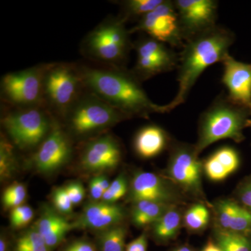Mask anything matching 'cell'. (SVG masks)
Here are the masks:
<instances>
[{
  "mask_svg": "<svg viewBox=\"0 0 251 251\" xmlns=\"http://www.w3.org/2000/svg\"><path fill=\"white\" fill-rule=\"evenodd\" d=\"M97 179L100 187H101L102 189L103 190L104 193H105V191L108 189L109 187H110L111 182H110L109 180L107 179L106 176H104V175H99V176H97Z\"/></svg>",
  "mask_w": 251,
  "mask_h": 251,
  "instance_id": "cell-42",
  "label": "cell"
},
{
  "mask_svg": "<svg viewBox=\"0 0 251 251\" xmlns=\"http://www.w3.org/2000/svg\"><path fill=\"white\" fill-rule=\"evenodd\" d=\"M235 196L238 203L251 212V175L238 185Z\"/></svg>",
  "mask_w": 251,
  "mask_h": 251,
  "instance_id": "cell-34",
  "label": "cell"
},
{
  "mask_svg": "<svg viewBox=\"0 0 251 251\" xmlns=\"http://www.w3.org/2000/svg\"><path fill=\"white\" fill-rule=\"evenodd\" d=\"M203 171L208 179L216 182L224 181L230 175L213 154L203 162Z\"/></svg>",
  "mask_w": 251,
  "mask_h": 251,
  "instance_id": "cell-31",
  "label": "cell"
},
{
  "mask_svg": "<svg viewBox=\"0 0 251 251\" xmlns=\"http://www.w3.org/2000/svg\"><path fill=\"white\" fill-rule=\"evenodd\" d=\"M210 221V212L204 203L193 204L183 216V224L189 232H201L207 227Z\"/></svg>",
  "mask_w": 251,
  "mask_h": 251,
  "instance_id": "cell-24",
  "label": "cell"
},
{
  "mask_svg": "<svg viewBox=\"0 0 251 251\" xmlns=\"http://www.w3.org/2000/svg\"><path fill=\"white\" fill-rule=\"evenodd\" d=\"M183 224L177 206H173L152 225V234L160 244H167L177 237Z\"/></svg>",
  "mask_w": 251,
  "mask_h": 251,
  "instance_id": "cell-21",
  "label": "cell"
},
{
  "mask_svg": "<svg viewBox=\"0 0 251 251\" xmlns=\"http://www.w3.org/2000/svg\"><path fill=\"white\" fill-rule=\"evenodd\" d=\"M143 31L148 36L171 48H182L184 44L174 1L163 0L159 6L140 18L130 34Z\"/></svg>",
  "mask_w": 251,
  "mask_h": 251,
  "instance_id": "cell-10",
  "label": "cell"
},
{
  "mask_svg": "<svg viewBox=\"0 0 251 251\" xmlns=\"http://www.w3.org/2000/svg\"><path fill=\"white\" fill-rule=\"evenodd\" d=\"M174 4L184 41L217 25V1L175 0Z\"/></svg>",
  "mask_w": 251,
  "mask_h": 251,
  "instance_id": "cell-12",
  "label": "cell"
},
{
  "mask_svg": "<svg viewBox=\"0 0 251 251\" xmlns=\"http://www.w3.org/2000/svg\"><path fill=\"white\" fill-rule=\"evenodd\" d=\"M45 107L17 108L1 120L14 145L21 150L39 146L52 130L54 122Z\"/></svg>",
  "mask_w": 251,
  "mask_h": 251,
  "instance_id": "cell-7",
  "label": "cell"
},
{
  "mask_svg": "<svg viewBox=\"0 0 251 251\" xmlns=\"http://www.w3.org/2000/svg\"><path fill=\"white\" fill-rule=\"evenodd\" d=\"M214 241L224 251H251V235L225 230L214 226Z\"/></svg>",
  "mask_w": 251,
  "mask_h": 251,
  "instance_id": "cell-23",
  "label": "cell"
},
{
  "mask_svg": "<svg viewBox=\"0 0 251 251\" xmlns=\"http://www.w3.org/2000/svg\"><path fill=\"white\" fill-rule=\"evenodd\" d=\"M27 198V189L24 184L14 182L4 190L2 194V203L5 208L14 209L23 205Z\"/></svg>",
  "mask_w": 251,
  "mask_h": 251,
  "instance_id": "cell-28",
  "label": "cell"
},
{
  "mask_svg": "<svg viewBox=\"0 0 251 251\" xmlns=\"http://www.w3.org/2000/svg\"><path fill=\"white\" fill-rule=\"evenodd\" d=\"M129 198L133 203L150 201L177 206L184 202V194L165 176L150 172L133 176L129 186Z\"/></svg>",
  "mask_w": 251,
  "mask_h": 251,
  "instance_id": "cell-11",
  "label": "cell"
},
{
  "mask_svg": "<svg viewBox=\"0 0 251 251\" xmlns=\"http://www.w3.org/2000/svg\"><path fill=\"white\" fill-rule=\"evenodd\" d=\"M64 118L71 133L78 138L96 134L128 120L121 112L89 92L82 94Z\"/></svg>",
  "mask_w": 251,
  "mask_h": 251,
  "instance_id": "cell-6",
  "label": "cell"
},
{
  "mask_svg": "<svg viewBox=\"0 0 251 251\" xmlns=\"http://www.w3.org/2000/svg\"><path fill=\"white\" fill-rule=\"evenodd\" d=\"M163 0H127L121 1L122 13L120 16L125 22L138 19L151 12L163 2Z\"/></svg>",
  "mask_w": 251,
  "mask_h": 251,
  "instance_id": "cell-26",
  "label": "cell"
},
{
  "mask_svg": "<svg viewBox=\"0 0 251 251\" xmlns=\"http://www.w3.org/2000/svg\"><path fill=\"white\" fill-rule=\"evenodd\" d=\"M129 190L126 178L120 175L114 180L108 189L104 193L101 201L109 203H116L126 194Z\"/></svg>",
  "mask_w": 251,
  "mask_h": 251,
  "instance_id": "cell-30",
  "label": "cell"
},
{
  "mask_svg": "<svg viewBox=\"0 0 251 251\" xmlns=\"http://www.w3.org/2000/svg\"><path fill=\"white\" fill-rule=\"evenodd\" d=\"M17 167L14 147L4 137L0 142V176L1 180L9 179Z\"/></svg>",
  "mask_w": 251,
  "mask_h": 251,
  "instance_id": "cell-27",
  "label": "cell"
},
{
  "mask_svg": "<svg viewBox=\"0 0 251 251\" xmlns=\"http://www.w3.org/2000/svg\"><path fill=\"white\" fill-rule=\"evenodd\" d=\"M85 90L121 112L128 119L148 118L151 114L166 113L165 105L153 103L133 72L123 67H80Z\"/></svg>",
  "mask_w": 251,
  "mask_h": 251,
  "instance_id": "cell-1",
  "label": "cell"
},
{
  "mask_svg": "<svg viewBox=\"0 0 251 251\" xmlns=\"http://www.w3.org/2000/svg\"><path fill=\"white\" fill-rule=\"evenodd\" d=\"M122 158L121 146L115 138L101 135L86 145L80 161L82 168L92 173H100L115 169Z\"/></svg>",
  "mask_w": 251,
  "mask_h": 251,
  "instance_id": "cell-14",
  "label": "cell"
},
{
  "mask_svg": "<svg viewBox=\"0 0 251 251\" xmlns=\"http://www.w3.org/2000/svg\"><path fill=\"white\" fill-rule=\"evenodd\" d=\"M125 216V209L116 203L94 201L84 208L75 226L103 231L120 225Z\"/></svg>",
  "mask_w": 251,
  "mask_h": 251,
  "instance_id": "cell-16",
  "label": "cell"
},
{
  "mask_svg": "<svg viewBox=\"0 0 251 251\" xmlns=\"http://www.w3.org/2000/svg\"><path fill=\"white\" fill-rule=\"evenodd\" d=\"M250 127H251V125H250Z\"/></svg>",
  "mask_w": 251,
  "mask_h": 251,
  "instance_id": "cell-45",
  "label": "cell"
},
{
  "mask_svg": "<svg viewBox=\"0 0 251 251\" xmlns=\"http://www.w3.org/2000/svg\"><path fill=\"white\" fill-rule=\"evenodd\" d=\"M52 202L55 209L62 214H69L73 211L74 204L68 196L65 188H55L52 193Z\"/></svg>",
  "mask_w": 251,
  "mask_h": 251,
  "instance_id": "cell-33",
  "label": "cell"
},
{
  "mask_svg": "<svg viewBox=\"0 0 251 251\" xmlns=\"http://www.w3.org/2000/svg\"><path fill=\"white\" fill-rule=\"evenodd\" d=\"M64 188L74 205H77L83 201L85 191L81 183L77 181L72 182Z\"/></svg>",
  "mask_w": 251,
  "mask_h": 251,
  "instance_id": "cell-36",
  "label": "cell"
},
{
  "mask_svg": "<svg viewBox=\"0 0 251 251\" xmlns=\"http://www.w3.org/2000/svg\"><path fill=\"white\" fill-rule=\"evenodd\" d=\"M72 151L69 135L54 122L52 130L33 156V163L39 173L50 174L67 164Z\"/></svg>",
  "mask_w": 251,
  "mask_h": 251,
  "instance_id": "cell-13",
  "label": "cell"
},
{
  "mask_svg": "<svg viewBox=\"0 0 251 251\" xmlns=\"http://www.w3.org/2000/svg\"><path fill=\"white\" fill-rule=\"evenodd\" d=\"M137 56L147 57L158 64L164 73L177 68L179 55L164 43L150 36L141 38L133 45Z\"/></svg>",
  "mask_w": 251,
  "mask_h": 251,
  "instance_id": "cell-19",
  "label": "cell"
},
{
  "mask_svg": "<svg viewBox=\"0 0 251 251\" xmlns=\"http://www.w3.org/2000/svg\"><path fill=\"white\" fill-rule=\"evenodd\" d=\"M85 88L80 68L67 63L46 66L44 100L46 108L64 117L78 100Z\"/></svg>",
  "mask_w": 251,
  "mask_h": 251,
  "instance_id": "cell-5",
  "label": "cell"
},
{
  "mask_svg": "<svg viewBox=\"0 0 251 251\" xmlns=\"http://www.w3.org/2000/svg\"><path fill=\"white\" fill-rule=\"evenodd\" d=\"M234 41L235 35L232 31L216 25L184 41L178 61L177 93L165 105L166 112L186 101L202 73L213 64L222 63Z\"/></svg>",
  "mask_w": 251,
  "mask_h": 251,
  "instance_id": "cell-2",
  "label": "cell"
},
{
  "mask_svg": "<svg viewBox=\"0 0 251 251\" xmlns=\"http://www.w3.org/2000/svg\"><path fill=\"white\" fill-rule=\"evenodd\" d=\"M215 218V227L251 235V212L235 199H221L211 205Z\"/></svg>",
  "mask_w": 251,
  "mask_h": 251,
  "instance_id": "cell-17",
  "label": "cell"
},
{
  "mask_svg": "<svg viewBox=\"0 0 251 251\" xmlns=\"http://www.w3.org/2000/svg\"><path fill=\"white\" fill-rule=\"evenodd\" d=\"M36 228L50 249L57 247L64 240L74 225L55 211L46 207L36 224Z\"/></svg>",
  "mask_w": 251,
  "mask_h": 251,
  "instance_id": "cell-20",
  "label": "cell"
},
{
  "mask_svg": "<svg viewBox=\"0 0 251 251\" xmlns=\"http://www.w3.org/2000/svg\"><path fill=\"white\" fill-rule=\"evenodd\" d=\"M221 82L229 100L251 110V64L238 61L228 54L222 62Z\"/></svg>",
  "mask_w": 251,
  "mask_h": 251,
  "instance_id": "cell-15",
  "label": "cell"
},
{
  "mask_svg": "<svg viewBox=\"0 0 251 251\" xmlns=\"http://www.w3.org/2000/svg\"><path fill=\"white\" fill-rule=\"evenodd\" d=\"M33 218L34 211L30 206L24 204L14 208L10 213V221L14 228L25 227L32 221Z\"/></svg>",
  "mask_w": 251,
  "mask_h": 251,
  "instance_id": "cell-32",
  "label": "cell"
},
{
  "mask_svg": "<svg viewBox=\"0 0 251 251\" xmlns=\"http://www.w3.org/2000/svg\"><path fill=\"white\" fill-rule=\"evenodd\" d=\"M64 251H97V249L93 244L87 241L78 240L69 244Z\"/></svg>",
  "mask_w": 251,
  "mask_h": 251,
  "instance_id": "cell-38",
  "label": "cell"
},
{
  "mask_svg": "<svg viewBox=\"0 0 251 251\" xmlns=\"http://www.w3.org/2000/svg\"><path fill=\"white\" fill-rule=\"evenodd\" d=\"M148 236L145 232L127 244L126 251H147L148 249Z\"/></svg>",
  "mask_w": 251,
  "mask_h": 251,
  "instance_id": "cell-37",
  "label": "cell"
},
{
  "mask_svg": "<svg viewBox=\"0 0 251 251\" xmlns=\"http://www.w3.org/2000/svg\"><path fill=\"white\" fill-rule=\"evenodd\" d=\"M126 228L121 224L102 231L99 237V249L100 251H126Z\"/></svg>",
  "mask_w": 251,
  "mask_h": 251,
  "instance_id": "cell-25",
  "label": "cell"
},
{
  "mask_svg": "<svg viewBox=\"0 0 251 251\" xmlns=\"http://www.w3.org/2000/svg\"><path fill=\"white\" fill-rule=\"evenodd\" d=\"M42 246H46L44 238L34 227L29 229L19 237L16 242V247H42Z\"/></svg>",
  "mask_w": 251,
  "mask_h": 251,
  "instance_id": "cell-35",
  "label": "cell"
},
{
  "mask_svg": "<svg viewBox=\"0 0 251 251\" xmlns=\"http://www.w3.org/2000/svg\"><path fill=\"white\" fill-rule=\"evenodd\" d=\"M0 251H9V244L4 235L0 238Z\"/></svg>",
  "mask_w": 251,
  "mask_h": 251,
  "instance_id": "cell-43",
  "label": "cell"
},
{
  "mask_svg": "<svg viewBox=\"0 0 251 251\" xmlns=\"http://www.w3.org/2000/svg\"><path fill=\"white\" fill-rule=\"evenodd\" d=\"M89 190H90L91 198L94 200V202L101 201L104 191L99 185L97 177H94V179L91 180Z\"/></svg>",
  "mask_w": 251,
  "mask_h": 251,
  "instance_id": "cell-39",
  "label": "cell"
},
{
  "mask_svg": "<svg viewBox=\"0 0 251 251\" xmlns=\"http://www.w3.org/2000/svg\"><path fill=\"white\" fill-rule=\"evenodd\" d=\"M203 162L194 145L177 143L172 145L165 177L183 194L206 202L202 186Z\"/></svg>",
  "mask_w": 251,
  "mask_h": 251,
  "instance_id": "cell-8",
  "label": "cell"
},
{
  "mask_svg": "<svg viewBox=\"0 0 251 251\" xmlns=\"http://www.w3.org/2000/svg\"><path fill=\"white\" fill-rule=\"evenodd\" d=\"M201 251H224L221 249V247L218 245L214 239H209L208 242H206L205 246L203 248L202 250Z\"/></svg>",
  "mask_w": 251,
  "mask_h": 251,
  "instance_id": "cell-40",
  "label": "cell"
},
{
  "mask_svg": "<svg viewBox=\"0 0 251 251\" xmlns=\"http://www.w3.org/2000/svg\"><path fill=\"white\" fill-rule=\"evenodd\" d=\"M173 251H196L193 248L189 246H181V247L176 248Z\"/></svg>",
  "mask_w": 251,
  "mask_h": 251,
  "instance_id": "cell-44",
  "label": "cell"
},
{
  "mask_svg": "<svg viewBox=\"0 0 251 251\" xmlns=\"http://www.w3.org/2000/svg\"><path fill=\"white\" fill-rule=\"evenodd\" d=\"M125 23L120 16L105 20L86 36L82 52L99 62L122 67L133 47Z\"/></svg>",
  "mask_w": 251,
  "mask_h": 251,
  "instance_id": "cell-4",
  "label": "cell"
},
{
  "mask_svg": "<svg viewBox=\"0 0 251 251\" xmlns=\"http://www.w3.org/2000/svg\"><path fill=\"white\" fill-rule=\"evenodd\" d=\"M216 159L227 170L229 175L237 171L240 166V156L235 149L229 146L222 147L212 153Z\"/></svg>",
  "mask_w": 251,
  "mask_h": 251,
  "instance_id": "cell-29",
  "label": "cell"
},
{
  "mask_svg": "<svg viewBox=\"0 0 251 251\" xmlns=\"http://www.w3.org/2000/svg\"><path fill=\"white\" fill-rule=\"evenodd\" d=\"M47 246L42 247H17L15 248V251H50Z\"/></svg>",
  "mask_w": 251,
  "mask_h": 251,
  "instance_id": "cell-41",
  "label": "cell"
},
{
  "mask_svg": "<svg viewBox=\"0 0 251 251\" xmlns=\"http://www.w3.org/2000/svg\"><path fill=\"white\" fill-rule=\"evenodd\" d=\"M173 206L150 201L134 202L131 211L132 222L136 227L152 226Z\"/></svg>",
  "mask_w": 251,
  "mask_h": 251,
  "instance_id": "cell-22",
  "label": "cell"
},
{
  "mask_svg": "<svg viewBox=\"0 0 251 251\" xmlns=\"http://www.w3.org/2000/svg\"><path fill=\"white\" fill-rule=\"evenodd\" d=\"M251 110L234 103L227 94L218 96L201 114L195 149L198 155L208 147L229 139L241 143L246 139L244 130L250 127Z\"/></svg>",
  "mask_w": 251,
  "mask_h": 251,
  "instance_id": "cell-3",
  "label": "cell"
},
{
  "mask_svg": "<svg viewBox=\"0 0 251 251\" xmlns=\"http://www.w3.org/2000/svg\"><path fill=\"white\" fill-rule=\"evenodd\" d=\"M46 66H36L4 75L1 80L4 100L16 108L45 107L44 75Z\"/></svg>",
  "mask_w": 251,
  "mask_h": 251,
  "instance_id": "cell-9",
  "label": "cell"
},
{
  "mask_svg": "<svg viewBox=\"0 0 251 251\" xmlns=\"http://www.w3.org/2000/svg\"><path fill=\"white\" fill-rule=\"evenodd\" d=\"M171 143L169 135L163 128L159 126L148 125L135 135L133 148L140 158L150 159L163 152Z\"/></svg>",
  "mask_w": 251,
  "mask_h": 251,
  "instance_id": "cell-18",
  "label": "cell"
}]
</instances>
